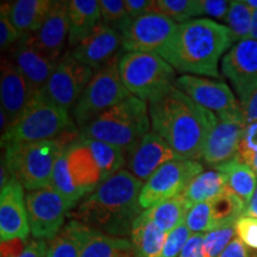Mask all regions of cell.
I'll return each mask as SVG.
<instances>
[{
	"mask_svg": "<svg viewBox=\"0 0 257 257\" xmlns=\"http://www.w3.org/2000/svg\"><path fill=\"white\" fill-rule=\"evenodd\" d=\"M154 133L181 160H201L205 143L217 115L193 101L174 85L148 102Z\"/></svg>",
	"mask_w": 257,
	"mask_h": 257,
	"instance_id": "obj_1",
	"label": "cell"
},
{
	"mask_svg": "<svg viewBox=\"0 0 257 257\" xmlns=\"http://www.w3.org/2000/svg\"><path fill=\"white\" fill-rule=\"evenodd\" d=\"M143 185L126 169L120 170L83 198L69 216L100 232L126 238L143 212L140 204Z\"/></svg>",
	"mask_w": 257,
	"mask_h": 257,
	"instance_id": "obj_2",
	"label": "cell"
},
{
	"mask_svg": "<svg viewBox=\"0 0 257 257\" xmlns=\"http://www.w3.org/2000/svg\"><path fill=\"white\" fill-rule=\"evenodd\" d=\"M233 42L226 25L210 18H195L178 24L170 40L157 54L178 73L219 78L218 64Z\"/></svg>",
	"mask_w": 257,
	"mask_h": 257,
	"instance_id": "obj_3",
	"label": "cell"
},
{
	"mask_svg": "<svg viewBox=\"0 0 257 257\" xmlns=\"http://www.w3.org/2000/svg\"><path fill=\"white\" fill-rule=\"evenodd\" d=\"M80 131L69 112L36 93L21 115L2 135V147L12 143H31L64 140L74 142Z\"/></svg>",
	"mask_w": 257,
	"mask_h": 257,
	"instance_id": "obj_4",
	"label": "cell"
},
{
	"mask_svg": "<svg viewBox=\"0 0 257 257\" xmlns=\"http://www.w3.org/2000/svg\"><path fill=\"white\" fill-rule=\"evenodd\" d=\"M150 126L148 104L130 95L81 128L80 136L101 141L127 152L149 133Z\"/></svg>",
	"mask_w": 257,
	"mask_h": 257,
	"instance_id": "obj_5",
	"label": "cell"
},
{
	"mask_svg": "<svg viewBox=\"0 0 257 257\" xmlns=\"http://www.w3.org/2000/svg\"><path fill=\"white\" fill-rule=\"evenodd\" d=\"M64 140L12 143L4 147L5 162L12 178L29 192L51 187L55 163L69 144Z\"/></svg>",
	"mask_w": 257,
	"mask_h": 257,
	"instance_id": "obj_6",
	"label": "cell"
},
{
	"mask_svg": "<svg viewBox=\"0 0 257 257\" xmlns=\"http://www.w3.org/2000/svg\"><path fill=\"white\" fill-rule=\"evenodd\" d=\"M121 81L127 92L149 102L175 82V69L156 53H125L119 61Z\"/></svg>",
	"mask_w": 257,
	"mask_h": 257,
	"instance_id": "obj_7",
	"label": "cell"
},
{
	"mask_svg": "<svg viewBox=\"0 0 257 257\" xmlns=\"http://www.w3.org/2000/svg\"><path fill=\"white\" fill-rule=\"evenodd\" d=\"M121 54L94 73L93 78L72 110V118L79 131L112 106L131 94L121 81L119 61Z\"/></svg>",
	"mask_w": 257,
	"mask_h": 257,
	"instance_id": "obj_8",
	"label": "cell"
},
{
	"mask_svg": "<svg viewBox=\"0 0 257 257\" xmlns=\"http://www.w3.org/2000/svg\"><path fill=\"white\" fill-rule=\"evenodd\" d=\"M204 172L200 162L175 160L166 163L144 182L140 204L144 211L161 202L184 194L192 180Z\"/></svg>",
	"mask_w": 257,
	"mask_h": 257,
	"instance_id": "obj_9",
	"label": "cell"
},
{
	"mask_svg": "<svg viewBox=\"0 0 257 257\" xmlns=\"http://www.w3.org/2000/svg\"><path fill=\"white\" fill-rule=\"evenodd\" d=\"M27 208L34 239L51 240L63 229L68 212L75 208L53 187L29 192Z\"/></svg>",
	"mask_w": 257,
	"mask_h": 257,
	"instance_id": "obj_10",
	"label": "cell"
},
{
	"mask_svg": "<svg viewBox=\"0 0 257 257\" xmlns=\"http://www.w3.org/2000/svg\"><path fill=\"white\" fill-rule=\"evenodd\" d=\"M94 73V70L73 57L69 51L60 60L40 93L53 104L70 113Z\"/></svg>",
	"mask_w": 257,
	"mask_h": 257,
	"instance_id": "obj_11",
	"label": "cell"
},
{
	"mask_svg": "<svg viewBox=\"0 0 257 257\" xmlns=\"http://www.w3.org/2000/svg\"><path fill=\"white\" fill-rule=\"evenodd\" d=\"M221 73L232 85L242 108L257 92V41L237 42L221 60Z\"/></svg>",
	"mask_w": 257,
	"mask_h": 257,
	"instance_id": "obj_12",
	"label": "cell"
},
{
	"mask_svg": "<svg viewBox=\"0 0 257 257\" xmlns=\"http://www.w3.org/2000/svg\"><path fill=\"white\" fill-rule=\"evenodd\" d=\"M178 24L166 16L152 12L134 19L121 30L125 53H159L174 34Z\"/></svg>",
	"mask_w": 257,
	"mask_h": 257,
	"instance_id": "obj_13",
	"label": "cell"
},
{
	"mask_svg": "<svg viewBox=\"0 0 257 257\" xmlns=\"http://www.w3.org/2000/svg\"><path fill=\"white\" fill-rule=\"evenodd\" d=\"M217 124L205 143L201 160L208 166L217 167L238 155V147L245 128L243 108L217 115Z\"/></svg>",
	"mask_w": 257,
	"mask_h": 257,
	"instance_id": "obj_14",
	"label": "cell"
},
{
	"mask_svg": "<svg viewBox=\"0 0 257 257\" xmlns=\"http://www.w3.org/2000/svg\"><path fill=\"white\" fill-rule=\"evenodd\" d=\"M30 233L24 187L12 178L0 192V239L2 243L25 240Z\"/></svg>",
	"mask_w": 257,
	"mask_h": 257,
	"instance_id": "obj_15",
	"label": "cell"
},
{
	"mask_svg": "<svg viewBox=\"0 0 257 257\" xmlns=\"http://www.w3.org/2000/svg\"><path fill=\"white\" fill-rule=\"evenodd\" d=\"M174 86L193 101L216 113V115L242 108V106L236 101L232 91L225 82L194 75H181L176 78Z\"/></svg>",
	"mask_w": 257,
	"mask_h": 257,
	"instance_id": "obj_16",
	"label": "cell"
},
{
	"mask_svg": "<svg viewBox=\"0 0 257 257\" xmlns=\"http://www.w3.org/2000/svg\"><path fill=\"white\" fill-rule=\"evenodd\" d=\"M175 160L181 159L162 137L149 131L127 150L125 167L127 172L146 182L157 169Z\"/></svg>",
	"mask_w": 257,
	"mask_h": 257,
	"instance_id": "obj_17",
	"label": "cell"
},
{
	"mask_svg": "<svg viewBox=\"0 0 257 257\" xmlns=\"http://www.w3.org/2000/svg\"><path fill=\"white\" fill-rule=\"evenodd\" d=\"M120 48V32L100 23L79 46L73 48L70 54L79 62L98 72L119 55Z\"/></svg>",
	"mask_w": 257,
	"mask_h": 257,
	"instance_id": "obj_18",
	"label": "cell"
},
{
	"mask_svg": "<svg viewBox=\"0 0 257 257\" xmlns=\"http://www.w3.org/2000/svg\"><path fill=\"white\" fill-rule=\"evenodd\" d=\"M69 19L68 2H54L49 15L40 30L34 34L25 35L28 41L34 47L55 62H60L61 54L68 42Z\"/></svg>",
	"mask_w": 257,
	"mask_h": 257,
	"instance_id": "obj_19",
	"label": "cell"
},
{
	"mask_svg": "<svg viewBox=\"0 0 257 257\" xmlns=\"http://www.w3.org/2000/svg\"><path fill=\"white\" fill-rule=\"evenodd\" d=\"M10 60L27 80L32 96L43 89L59 64L32 46L25 36L11 48Z\"/></svg>",
	"mask_w": 257,
	"mask_h": 257,
	"instance_id": "obj_20",
	"label": "cell"
},
{
	"mask_svg": "<svg viewBox=\"0 0 257 257\" xmlns=\"http://www.w3.org/2000/svg\"><path fill=\"white\" fill-rule=\"evenodd\" d=\"M31 98L32 94L27 80L19 69L10 57L3 59L0 69V110L8 118L9 127L21 115Z\"/></svg>",
	"mask_w": 257,
	"mask_h": 257,
	"instance_id": "obj_21",
	"label": "cell"
},
{
	"mask_svg": "<svg viewBox=\"0 0 257 257\" xmlns=\"http://www.w3.org/2000/svg\"><path fill=\"white\" fill-rule=\"evenodd\" d=\"M67 160L74 182L85 197L102 184L101 170L87 144L80 136L67 147Z\"/></svg>",
	"mask_w": 257,
	"mask_h": 257,
	"instance_id": "obj_22",
	"label": "cell"
},
{
	"mask_svg": "<svg viewBox=\"0 0 257 257\" xmlns=\"http://www.w3.org/2000/svg\"><path fill=\"white\" fill-rule=\"evenodd\" d=\"M68 46H79L101 23L100 8L96 0H69Z\"/></svg>",
	"mask_w": 257,
	"mask_h": 257,
	"instance_id": "obj_23",
	"label": "cell"
},
{
	"mask_svg": "<svg viewBox=\"0 0 257 257\" xmlns=\"http://www.w3.org/2000/svg\"><path fill=\"white\" fill-rule=\"evenodd\" d=\"M214 168L223 175L226 191L239 197L248 206L257 187V174L251 167L237 155Z\"/></svg>",
	"mask_w": 257,
	"mask_h": 257,
	"instance_id": "obj_24",
	"label": "cell"
},
{
	"mask_svg": "<svg viewBox=\"0 0 257 257\" xmlns=\"http://www.w3.org/2000/svg\"><path fill=\"white\" fill-rule=\"evenodd\" d=\"M54 2L51 0H17L11 3L12 23L21 36L34 34L43 25Z\"/></svg>",
	"mask_w": 257,
	"mask_h": 257,
	"instance_id": "obj_25",
	"label": "cell"
},
{
	"mask_svg": "<svg viewBox=\"0 0 257 257\" xmlns=\"http://www.w3.org/2000/svg\"><path fill=\"white\" fill-rule=\"evenodd\" d=\"M166 237L167 234L148 219L142 212L134 221L130 233L135 257H157Z\"/></svg>",
	"mask_w": 257,
	"mask_h": 257,
	"instance_id": "obj_26",
	"label": "cell"
},
{
	"mask_svg": "<svg viewBox=\"0 0 257 257\" xmlns=\"http://www.w3.org/2000/svg\"><path fill=\"white\" fill-rule=\"evenodd\" d=\"M92 227L70 219L54 239L50 240L47 257H80Z\"/></svg>",
	"mask_w": 257,
	"mask_h": 257,
	"instance_id": "obj_27",
	"label": "cell"
},
{
	"mask_svg": "<svg viewBox=\"0 0 257 257\" xmlns=\"http://www.w3.org/2000/svg\"><path fill=\"white\" fill-rule=\"evenodd\" d=\"M189 207L184 195L169 199L143 211V214L166 234L172 232L186 220Z\"/></svg>",
	"mask_w": 257,
	"mask_h": 257,
	"instance_id": "obj_28",
	"label": "cell"
},
{
	"mask_svg": "<svg viewBox=\"0 0 257 257\" xmlns=\"http://www.w3.org/2000/svg\"><path fill=\"white\" fill-rule=\"evenodd\" d=\"M225 191L226 188L223 175L218 170H207L193 179L182 195L187 201L188 206L192 207L201 202L213 200Z\"/></svg>",
	"mask_w": 257,
	"mask_h": 257,
	"instance_id": "obj_29",
	"label": "cell"
},
{
	"mask_svg": "<svg viewBox=\"0 0 257 257\" xmlns=\"http://www.w3.org/2000/svg\"><path fill=\"white\" fill-rule=\"evenodd\" d=\"M133 251L128 238L114 237L92 229L80 257H120Z\"/></svg>",
	"mask_w": 257,
	"mask_h": 257,
	"instance_id": "obj_30",
	"label": "cell"
},
{
	"mask_svg": "<svg viewBox=\"0 0 257 257\" xmlns=\"http://www.w3.org/2000/svg\"><path fill=\"white\" fill-rule=\"evenodd\" d=\"M210 205L212 230L234 226L237 220L244 216L246 208L242 199L227 191L211 200Z\"/></svg>",
	"mask_w": 257,
	"mask_h": 257,
	"instance_id": "obj_31",
	"label": "cell"
},
{
	"mask_svg": "<svg viewBox=\"0 0 257 257\" xmlns=\"http://www.w3.org/2000/svg\"><path fill=\"white\" fill-rule=\"evenodd\" d=\"M81 138L83 142L87 144L89 150L93 154V157L95 159L99 168L101 170L102 182L117 174L120 170H123V167L126 166V152L124 149L101 142V141Z\"/></svg>",
	"mask_w": 257,
	"mask_h": 257,
	"instance_id": "obj_32",
	"label": "cell"
},
{
	"mask_svg": "<svg viewBox=\"0 0 257 257\" xmlns=\"http://www.w3.org/2000/svg\"><path fill=\"white\" fill-rule=\"evenodd\" d=\"M253 9L243 0L230 2L229 11L224 22L230 29L234 42H240L250 38L252 28Z\"/></svg>",
	"mask_w": 257,
	"mask_h": 257,
	"instance_id": "obj_33",
	"label": "cell"
},
{
	"mask_svg": "<svg viewBox=\"0 0 257 257\" xmlns=\"http://www.w3.org/2000/svg\"><path fill=\"white\" fill-rule=\"evenodd\" d=\"M51 187L75 207L79 204V201L85 198L81 191L76 187L73 176L70 174L68 160H67V148L61 153L55 163Z\"/></svg>",
	"mask_w": 257,
	"mask_h": 257,
	"instance_id": "obj_34",
	"label": "cell"
},
{
	"mask_svg": "<svg viewBox=\"0 0 257 257\" xmlns=\"http://www.w3.org/2000/svg\"><path fill=\"white\" fill-rule=\"evenodd\" d=\"M154 12L182 24L200 16V0H154Z\"/></svg>",
	"mask_w": 257,
	"mask_h": 257,
	"instance_id": "obj_35",
	"label": "cell"
},
{
	"mask_svg": "<svg viewBox=\"0 0 257 257\" xmlns=\"http://www.w3.org/2000/svg\"><path fill=\"white\" fill-rule=\"evenodd\" d=\"M99 8H100L101 23L119 32L133 21L125 9L124 2L121 0H100Z\"/></svg>",
	"mask_w": 257,
	"mask_h": 257,
	"instance_id": "obj_36",
	"label": "cell"
},
{
	"mask_svg": "<svg viewBox=\"0 0 257 257\" xmlns=\"http://www.w3.org/2000/svg\"><path fill=\"white\" fill-rule=\"evenodd\" d=\"M234 234H236L234 226L221 227L205 233L202 255L204 257H219L234 239Z\"/></svg>",
	"mask_w": 257,
	"mask_h": 257,
	"instance_id": "obj_37",
	"label": "cell"
},
{
	"mask_svg": "<svg viewBox=\"0 0 257 257\" xmlns=\"http://www.w3.org/2000/svg\"><path fill=\"white\" fill-rule=\"evenodd\" d=\"M185 223L192 234L210 232L212 230L210 201L201 202L189 208Z\"/></svg>",
	"mask_w": 257,
	"mask_h": 257,
	"instance_id": "obj_38",
	"label": "cell"
},
{
	"mask_svg": "<svg viewBox=\"0 0 257 257\" xmlns=\"http://www.w3.org/2000/svg\"><path fill=\"white\" fill-rule=\"evenodd\" d=\"M238 156L257 174V123L248 124L244 128L238 147Z\"/></svg>",
	"mask_w": 257,
	"mask_h": 257,
	"instance_id": "obj_39",
	"label": "cell"
},
{
	"mask_svg": "<svg viewBox=\"0 0 257 257\" xmlns=\"http://www.w3.org/2000/svg\"><path fill=\"white\" fill-rule=\"evenodd\" d=\"M191 236L192 233L189 232L188 227L186 226V223L184 221L172 232L167 234L162 249H161L157 257H179Z\"/></svg>",
	"mask_w": 257,
	"mask_h": 257,
	"instance_id": "obj_40",
	"label": "cell"
},
{
	"mask_svg": "<svg viewBox=\"0 0 257 257\" xmlns=\"http://www.w3.org/2000/svg\"><path fill=\"white\" fill-rule=\"evenodd\" d=\"M10 3H2L0 6V47L2 50L12 48L22 36L12 23L11 14H10Z\"/></svg>",
	"mask_w": 257,
	"mask_h": 257,
	"instance_id": "obj_41",
	"label": "cell"
},
{
	"mask_svg": "<svg viewBox=\"0 0 257 257\" xmlns=\"http://www.w3.org/2000/svg\"><path fill=\"white\" fill-rule=\"evenodd\" d=\"M237 238L246 248L257 251V218L243 216L234 224Z\"/></svg>",
	"mask_w": 257,
	"mask_h": 257,
	"instance_id": "obj_42",
	"label": "cell"
},
{
	"mask_svg": "<svg viewBox=\"0 0 257 257\" xmlns=\"http://www.w3.org/2000/svg\"><path fill=\"white\" fill-rule=\"evenodd\" d=\"M229 6L230 2L225 0H200V16L224 21Z\"/></svg>",
	"mask_w": 257,
	"mask_h": 257,
	"instance_id": "obj_43",
	"label": "cell"
},
{
	"mask_svg": "<svg viewBox=\"0 0 257 257\" xmlns=\"http://www.w3.org/2000/svg\"><path fill=\"white\" fill-rule=\"evenodd\" d=\"M124 5L133 21L154 12V0H125Z\"/></svg>",
	"mask_w": 257,
	"mask_h": 257,
	"instance_id": "obj_44",
	"label": "cell"
},
{
	"mask_svg": "<svg viewBox=\"0 0 257 257\" xmlns=\"http://www.w3.org/2000/svg\"><path fill=\"white\" fill-rule=\"evenodd\" d=\"M49 244L47 240L32 239L24 246L21 252L14 257H47Z\"/></svg>",
	"mask_w": 257,
	"mask_h": 257,
	"instance_id": "obj_45",
	"label": "cell"
},
{
	"mask_svg": "<svg viewBox=\"0 0 257 257\" xmlns=\"http://www.w3.org/2000/svg\"><path fill=\"white\" fill-rule=\"evenodd\" d=\"M204 237L205 233L192 234L179 257H204V255H202Z\"/></svg>",
	"mask_w": 257,
	"mask_h": 257,
	"instance_id": "obj_46",
	"label": "cell"
},
{
	"mask_svg": "<svg viewBox=\"0 0 257 257\" xmlns=\"http://www.w3.org/2000/svg\"><path fill=\"white\" fill-rule=\"evenodd\" d=\"M219 257H251L250 256L249 249L240 242L238 238H234L229 244L226 249L221 252Z\"/></svg>",
	"mask_w": 257,
	"mask_h": 257,
	"instance_id": "obj_47",
	"label": "cell"
},
{
	"mask_svg": "<svg viewBox=\"0 0 257 257\" xmlns=\"http://www.w3.org/2000/svg\"><path fill=\"white\" fill-rule=\"evenodd\" d=\"M246 123H257V92L251 96L248 104L243 107Z\"/></svg>",
	"mask_w": 257,
	"mask_h": 257,
	"instance_id": "obj_48",
	"label": "cell"
},
{
	"mask_svg": "<svg viewBox=\"0 0 257 257\" xmlns=\"http://www.w3.org/2000/svg\"><path fill=\"white\" fill-rule=\"evenodd\" d=\"M244 216L257 218V187L255 189V192H253L251 200H250L248 206H246V208H245Z\"/></svg>",
	"mask_w": 257,
	"mask_h": 257,
	"instance_id": "obj_49",
	"label": "cell"
},
{
	"mask_svg": "<svg viewBox=\"0 0 257 257\" xmlns=\"http://www.w3.org/2000/svg\"><path fill=\"white\" fill-rule=\"evenodd\" d=\"M250 38L257 41V10H253L252 28H251V34H250Z\"/></svg>",
	"mask_w": 257,
	"mask_h": 257,
	"instance_id": "obj_50",
	"label": "cell"
},
{
	"mask_svg": "<svg viewBox=\"0 0 257 257\" xmlns=\"http://www.w3.org/2000/svg\"><path fill=\"white\" fill-rule=\"evenodd\" d=\"M245 3L250 6V8H252L253 10H257V0H246Z\"/></svg>",
	"mask_w": 257,
	"mask_h": 257,
	"instance_id": "obj_51",
	"label": "cell"
},
{
	"mask_svg": "<svg viewBox=\"0 0 257 257\" xmlns=\"http://www.w3.org/2000/svg\"><path fill=\"white\" fill-rule=\"evenodd\" d=\"M120 257H133L130 255V253H124V255H121Z\"/></svg>",
	"mask_w": 257,
	"mask_h": 257,
	"instance_id": "obj_52",
	"label": "cell"
}]
</instances>
